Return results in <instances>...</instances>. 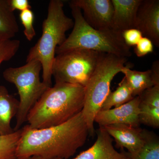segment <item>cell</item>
Here are the masks:
<instances>
[{
  "label": "cell",
  "instance_id": "obj_1",
  "mask_svg": "<svg viewBox=\"0 0 159 159\" xmlns=\"http://www.w3.org/2000/svg\"><path fill=\"white\" fill-rule=\"evenodd\" d=\"M89 132L81 112L63 124L42 129L22 128L17 157L68 159L85 144Z\"/></svg>",
  "mask_w": 159,
  "mask_h": 159
},
{
  "label": "cell",
  "instance_id": "obj_2",
  "mask_svg": "<svg viewBox=\"0 0 159 159\" xmlns=\"http://www.w3.org/2000/svg\"><path fill=\"white\" fill-rule=\"evenodd\" d=\"M85 88L79 84L55 82L29 111V128L42 129L63 124L82 111Z\"/></svg>",
  "mask_w": 159,
  "mask_h": 159
},
{
  "label": "cell",
  "instance_id": "obj_3",
  "mask_svg": "<svg viewBox=\"0 0 159 159\" xmlns=\"http://www.w3.org/2000/svg\"><path fill=\"white\" fill-rule=\"evenodd\" d=\"M61 0H51L49 2L47 17L43 21L42 34L37 43L29 50L26 62L33 60L41 63L43 82L52 85V67L55 50L65 41L66 32L73 28L74 21L68 17Z\"/></svg>",
  "mask_w": 159,
  "mask_h": 159
},
{
  "label": "cell",
  "instance_id": "obj_4",
  "mask_svg": "<svg viewBox=\"0 0 159 159\" xmlns=\"http://www.w3.org/2000/svg\"><path fill=\"white\" fill-rule=\"evenodd\" d=\"M70 6L74 19L73 31L62 44L56 48L55 54L84 49L126 58L131 56L130 48L123 41L121 33L112 29H94L86 22L79 8Z\"/></svg>",
  "mask_w": 159,
  "mask_h": 159
},
{
  "label": "cell",
  "instance_id": "obj_5",
  "mask_svg": "<svg viewBox=\"0 0 159 159\" xmlns=\"http://www.w3.org/2000/svg\"><path fill=\"white\" fill-rule=\"evenodd\" d=\"M127 58L104 53L85 87L84 105L81 113L91 137L96 134L95 116L111 91L112 80L125 66Z\"/></svg>",
  "mask_w": 159,
  "mask_h": 159
},
{
  "label": "cell",
  "instance_id": "obj_6",
  "mask_svg": "<svg viewBox=\"0 0 159 159\" xmlns=\"http://www.w3.org/2000/svg\"><path fill=\"white\" fill-rule=\"evenodd\" d=\"M42 66L39 61H31L19 67H10L3 72L4 79L14 84L20 96L19 105L14 131L27 121L29 111L48 89L40 79Z\"/></svg>",
  "mask_w": 159,
  "mask_h": 159
},
{
  "label": "cell",
  "instance_id": "obj_7",
  "mask_svg": "<svg viewBox=\"0 0 159 159\" xmlns=\"http://www.w3.org/2000/svg\"><path fill=\"white\" fill-rule=\"evenodd\" d=\"M104 54L77 49L58 54L54 57L52 67L55 82L85 87Z\"/></svg>",
  "mask_w": 159,
  "mask_h": 159
},
{
  "label": "cell",
  "instance_id": "obj_8",
  "mask_svg": "<svg viewBox=\"0 0 159 159\" xmlns=\"http://www.w3.org/2000/svg\"><path fill=\"white\" fill-rule=\"evenodd\" d=\"M70 5L83 10L84 20L94 29H113L114 9L111 0H73Z\"/></svg>",
  "mask_w": 159,
  "mask_h": 159
},
{
  "label": "cell",
  "instance_id": "obj_9",
  "mask_svg": "<svg viewBox=\"0 0 159 159\" xmlns=\"http://www.w3.org/2000/svg\"><path fill=\"white\" fill-rule=\"evenodd\" d=\"M139 96L134 97L123 105L105 111H99L95 116L94 122L99 127L115 124H124L134 127H140Z\"/></svg>",
  "mask_w": 159,
  "mask_h": 159
},
{
  "label": "cell",
  "instance_id": "obj_10",
  "mask_svg": "<svg viewBox=\"0 0 159 159\" xmlns=\"http://www.w3.org/2000/svg\"><path fill=\"white\" fill-rule=\"evenodd\" d=\"M136 29L159 48V0H142L137 13Z\"/></svg>",
  "mask_w": 159,
  "mask_h": 159
},
{
  "label": "cell",
  "instance_id": "obj_11",
  "mask_svg": "<svg viewBox=\"0 0 159 159\" xmlns=\"http://www.w3.org/2000/svg\"><path fill=\"white\" fill-rule=\"evenodd\" d=\"M103 128L116 142V147L126 148L129 156L136 154L144 144L142 129L124 124H115L104 126Z\"/></svg>",
  "mask_w": 159,
  "mask_h": 159
},
{
  "label": "cell",
  "instance_id": "obj_12",
  "mask_svg": "<svg viewBox=\"0 0 159 159\" xmlns=\"http://www.w3.org/2000/svg\"><path fill=\"white\" fill-rule=\"evenodd\" d=\"M96 133L97 138L93 146L73 159H130L125 149H120V152L115 149L113 139L103 127H99Z\"/></svg>",
  "mask_w": 159,
  "mask_h": 159
},
{
  "label": "cell",
  "instance_id": "obj_13",
  "mask_svg": "<svg viewBox=\"0 0 159 159\" xmlns=\"http://www.w3.org/2000/svg\"><path fill=\"white\" fill-rule=\"evenodd\" d=\"M113 6L112 28L121 33L136 29L137 13L142 0H111Z\"/></svg>",
  "mask_w": 159,
  "mask_h": 159
},
{
  "label": "cell",
  "instance_id": "obj_14",
  "mask_svg": "<svg viewBox=\"0 0 159 159\" xmlns=\"http://www.w3.org/2000/svg\"><path fill=\"white\" fill-rule=\"evenodd\" d=\"M140 123L155 129L159 127V84L146 90L139 96Z\"/></svg>",
  "mask_w": 159,
  "mask_h": 159
},
{
  "label": "cell",
  "instance_id": "obj_15",
  "mask_svg": "<svg viewBox=\"0 0 159 159\" xmlns=\"http://www.w3.org/2000/svg\"><path fill=\"white\" fill-rule=\"evenodd\" d=\"M19 101L9 93L6 87L0 85V136L14 132L11 122L17 115Z\"/></svg>",
  "mask_w": 159,
  "mask_h": 159
},
{
  "label": "cell",
  "instance_id": "obj_16",
  "mask_svg": "<svg viewBox=\"0 0 159 159\" xmlns=\"http://www.w3.org/2000/svg\"><path fill=\"white\" fill-rule=\"evenodd\" d=\"M121 72L125 75L134 97L139 96L144 91L159 84V77L154 76L151 69L139 71L131 70L129 66H125Z\"/></svg>",
  "mask_w": 159,
  "mask_h": 159
},
{
  "label": "cell",
  "instance_id": "obj_17",
  "mask_svg": "<svg viewBox=\"0 0 159 159\" xmlns=\"http://www.w3.org/2000/svg\"><path fill=\"white\" fill-rule=\"evenodd\" d=\"M19 31L16 17L9 0H0V42L11 39Z\"/></svg>",
  "mask_w": 159,
  "mask_h": 159
},
{
  "label": "cell",
  "instance_id": "obj_18",
  "mask_svg": "<svg viewBox=\"0 0 159 159\" xmlns=\"http://www.w3.org/2000/svg\"><path fill=\"white\" fill-rule=\"evenodd\" d=\"M131 89L125 77L118 84L114 92L111 91L102 103L100 111L107 110L129 102L134 98Z\"/></svg>",
  "mask_w": 159,
  "mask_h": 159
},
{
  "label": "cell",
  "instance_id": "obj_19",
  "mask_svg": "<svg viewBox=\"0 0 159 159\" xmlns=\"http://www.w3.org/2000/svg\"><path fill=\"white\" fill-rule=\"evenodd\" d=\"M144 144L139 152L130 159H159V138L153 131L142 129Z\"/></svg>",
  "mask_w": 159,
  "mask_h": 159
},
{
  "label": "cell",
  "instance_id": "obj_20",
  "mask_svg": "<svg viewBox=\"0 0 159 159\" xmlns=\"http://www.w3.org/2000/svg\"><path fill=\"white\" fill-rule=\"evenodd\" d=\"M22 129L10 134L0 136V159H16V149Z\"/></svg>",
  "mask_w": 159,
  "mask_h": 159
},
{
  "label": "cell",
  "instance_id": "obj_21",
  "mask_svg": "<svg viewBox=\"0 0 159 159\" xmlns=\"http://www.w3.org/2000/svg\"><path fill=\"white\" fill-rule=\"evenodd\" d=\"M20 43L18 39H9L0 42V65L3 61L12 58L20 47Z\"/></svg>",
  "mask_w": 159,
  "mask_h": 159
},
{
  "label": "cell",
  "instance_id": "obj_22",
  "mask_svg": "<svg viewBox=\"0 0 159 159\" xmlns=\"http://www.w3.org/2000/svg\"><path fill=\"white\" fill-rule=\"evenodd\" d=\"M20 20L24 26L25 30L24 34L26 39L31 41L36 35V32L33 26L34 15L31 9H27L20 11Z\"/></svg>",
  "mask_w": 159,
  "mask_h": 159
},
{
  "label": "cell",
  "instance_id": "obj_23",
  "mask_svg": "<svg viewBox=\"0 0 159 159\" xmlns=\"http://www.w3.org/2000/svg\"><path fill=\"white\" fill-rule=\"evenodd\" d=\"M154 45L150 39L143 37L135 46L134 52L138 57H142L153 52Z\"/></svg>",
  "mask_w": 159,
  "mask_h": 159
},
{
  "label": "cell",
  "instance_id": "obj_24",
  "mask_svg": "<svg viewBox=\"0 0 159 159\" xmlns=\"http://www.w3.org/2000/svg\"><path fill=\"white\" fill-rule=\"evenodd\" d=\"M123 41L130 48L135 46L143 37L142 32L136 29H131L125 30L122 33Z\"/></svg>",
  "mask_w": 159,
  "mask_h": 159
},
{
  "label": "cell",
  "instance_id": "obj_25",
  "mask_svg": "<svg viewBox=\"0 0 159 159\" xmlns=\"http://www.w3.org/2000/svg\"><path fill=\"white\" fill-rule=\"evenodd\" d=\"M9 5L12 11L15 10L22 11L31 9V6L28 0H9Z\"/></svg>",
  "mask_w": 159,
  "mask_h": 159
},
{
  "label": "cell",
  "instance_id": "obj_26",
  "mask_svg": "<svg viewBox=\"0 0 159 159\" xmlns=\"http://www.w3.org/2000/svg\"><path fill=\"white\" fill-rule=\"evenodd\" d=\"M16 159H42L40 157L35 156H33L29 157H17Z\"/></svg>",
  "mask_w": 159,
  "mask_h": 159
}]
</instances>
